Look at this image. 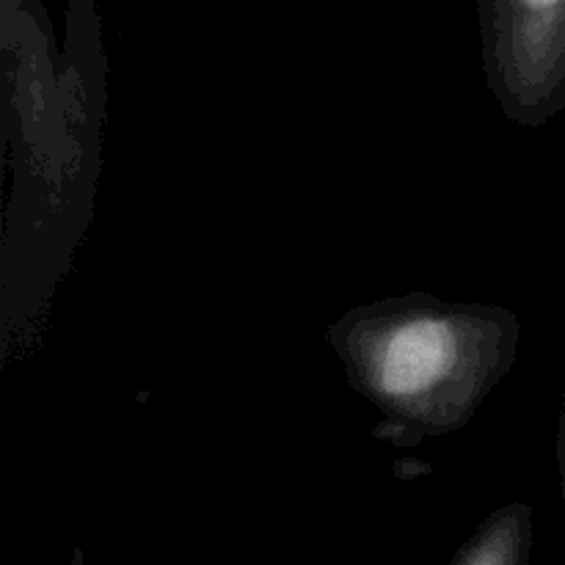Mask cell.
<instances>
[{
    "label": "cell",
    "mask_w": 565,
    "mask_h": 565,
    "mask_svg": "<svg viewBox=\"0 0 565 565\" xmlns=\"http://www.w3.org/2000/svg\"><path fill=\"white\" fill-rule=\"evenodd\" d=\"M563 469H565V430H563Z\"/></svg>",
    "instance_id": "obj_4"
},
{
    "label": "cell",
    "mask_w": 565,
    "mask_h": 565,
    "mask_svg": "<svg viewBox=\"0 0 565 565\" xmlns=\"http://www.w3.org/2000/svg\"><path fill=\"white\" fill-rule=\"evenodd\" d=\"M353 390L395 441L461 430L519 353V318L500 303L414 292L362 303L329 329Z\"/></svg>",
    "instance_id": "obj_1"
},
{
    "label": "cell",
    "mask_w": 565,
    "mask_h": 565,
    "mask_svg": "<svg viewBox=\"0 0 565 565\" xmlns=\"http://www.w3.org/2000/svg\"><path fill=\"white\" fill-rule=\"evenodd\" d=\"M483 70L513 125H541L565 94V0H478Z\"/></svg>",
    "instance_id": "obj_2"
},
{
    "label": "cell",
    "mask_w": 565,
    "mask_h": 565,
    "mask_svg": "<svg viewBox=\"0 0 565 565\" xmlns=\"http://www.w3.org/2000/svg\"><path fill=\"white\" fill-rule=\"evenodd\" d=\"M530 511L519 502L491 513L452 555V565H519L527 557Z\"/></svg>",
    "instance_id": "obj_3"
}]
</instances>
